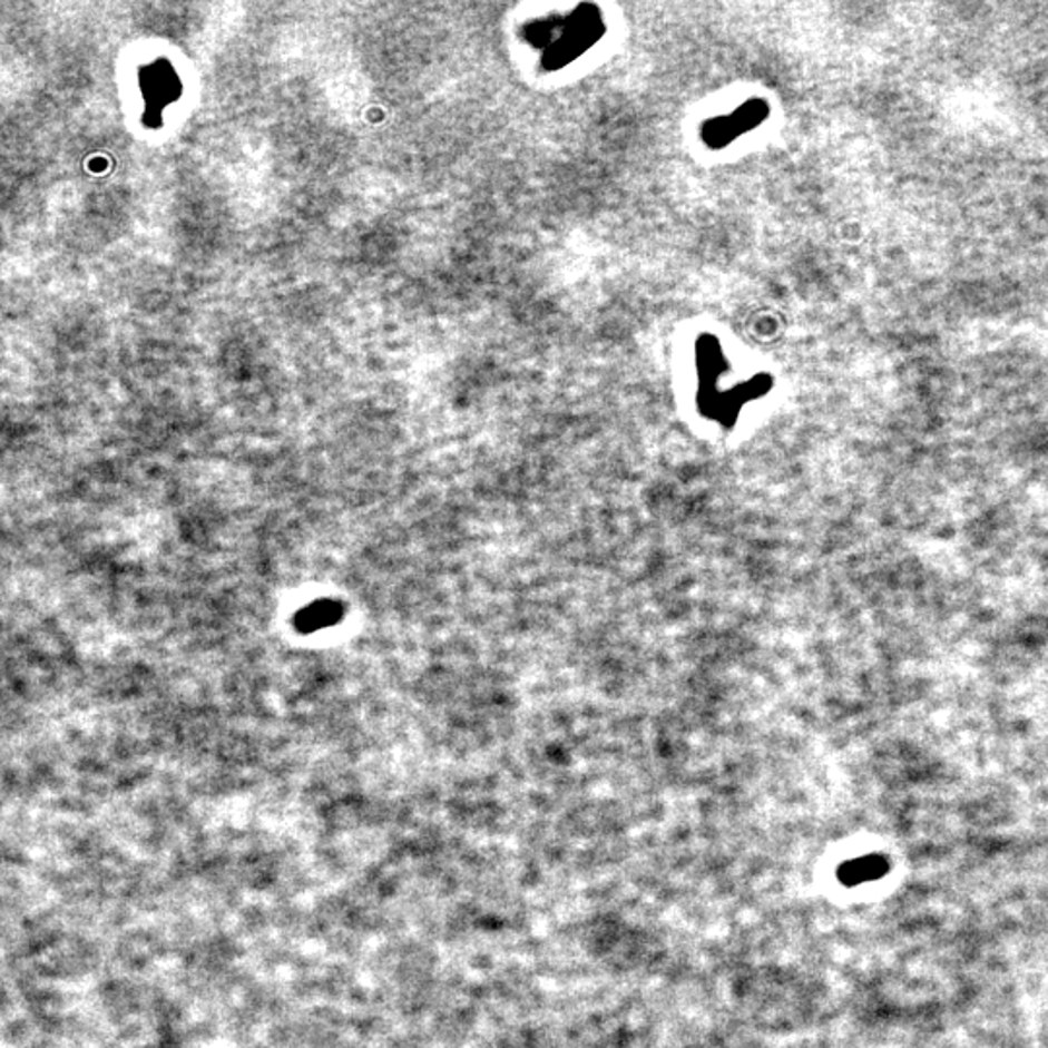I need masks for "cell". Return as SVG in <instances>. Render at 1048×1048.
<instances>
[{
  "mask_svg": "<svg viewBox=\"0 0 1048 1048\" xmlns=\"http://www.w3.org/2000/svg\"><path fill=\"white\" fill-rule=\"evenodd\" d=\"M606 31L603 14L596 7L581 4L577 12L569 16L564 22V33H546L550 47L542 55V67L548 70H558L567 62L581 57L587 49L595 46Z\"/></svg>",
  "mask_w": 1048,
  "mask_h": 1048,
  "instance_id": "1",
  "label": "cell"
},
{
  "mask_svg": "<svg viewBox=\"0 0 1048 1048\" xmlns=\"http://www.w3.org/2000/svg\"><path fill=\"white\" fill-rule=\"evenodd\" d=\"M767 99L752 98L744 101L732 114L713 117L703 123L702 140L711 150H723L738 136L747 135L770 119Z\"/></svg>",
  "mask_w": 1048,
  "mask_h": 1048,
  "instance_id": "2",
  "label": "cell"
}]
</instances>
